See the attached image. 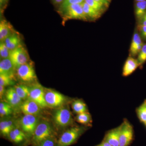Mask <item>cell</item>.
<instances>
[{
    "mask_svg": "<svg viewBox=\"0 0 146 146\" xmlns=\"http://www.w3.org/2000/svg\"><path fill=\"white\" fill-rule=\"evenodd\" d=\"M89 127L74 126L62 133L56 142V146H69L75 143Z\"/></svg>",
    "mask_w": 146,
    "mask_h": 146,
    "instance_id": "6da1fadb",
    "label": "cell"
},
{
    "mask_svg": "<svg viewBox=\"0 0 146 146\" xmlns=\"http://www.w3.org/2000/svg\"><path fill=\"white\" fill-rule=\"evenodd\" d=\"M13 119L9 118H5L1 119L0 121V132L2 136L8 137L9 134L11 130L16 127Z\"/></svg>",
    "mask_w": 146,
    "mask_h": 146,
    "instance_id": "ac0fdd59",
    "label": "cell"
},
{
    "mask_svg": "<svg viewBox=\"0 0 146 146\" xmlns=\"http://www.w3.org/2000/svg\"><path fill=\"white\" fill-rule=\"evenodd\" d=\"M9 58L16 69L19 66L30 62L27 51L22 45L11 51Z\"/></svg>",
    "mask_w": 146,
    "mask_h": 146,
    "instance_id": "52a82bcc",
    "label": "cell"
},
{
    "mask_svg": "<svg viewBox=\"0 0 146 146\" xmlns=\"http://www.w3.org/2000/svg\"><path fill=\"white\" fill-rule=\"evenodd\" d=\"M138 29L141 38L146 41V26L138 25Z\"/></svg>",
    "mask_w": 146,
    "mask_h": 146,
    "instance_id": "836d02e7",
    "label": "cell"
},
{
    "mask_svg": "<svg viewBox=\"0 0 146 146\" xmlns=\"http://www.w3.org/2000/svg\"><path fill=\"white\" fill-rule=\"evenodd\" d=\"M53 119L56 125L60 127H66L74 123L72 115L68 106L56 110L54 114Z\"/></svg>",
    "mask_w": 146,
    "mask_h": 146,
    "instance_id": "3957f363",
    "label": "cell"
},
{
    "mask_svg": "<svg viewBox=\"0 0 146 146\" xmlns=\"http://www.w3.org/2000/svg\"><path fill=\"white\" fill-rule=\"evenodd\" d=\"M16 93L22 100H25L29 98L30 87L23 84H18L14 87Z\"/></svg>",
    "mask_w": 146,
    "mask_h": 146,
    "instance_id": "603a6c76",
    "label": "cell"
},
{
    "mask_svg": "<svg viewBox=\"0 0 146 146\" xmlns=\"http://www.w3.org/2000/svg\"><path fill=\"white\" fill-rule=\"evenodd\" d=\"M39 118L35 115H25L20 121L21 129L27 136L33 137L39 123Z\"/></svg>",
    "mask_w": 146,
    "mask_h": 146,
    "instance_id": "ba28073f",
    "label": "cell"
},
{
    "mask_svg": "<svg viewBox=\"0 0 146 146\" xmlns=\"http://www.w3.org/2000/svg\"><path fill=\"white\" fill-rule=\"evenodd\" d=\"M45 99L48 107L53 108L60 107L67 101L63 94L52 90L45 91Z\"/></svg>",
    "mask_w": 146,
    "mask_h": 146,
    "instance_id": "9c48e42d",
    "label": "cell"
},
{
    "mask_svg": "<svg viewBox=\"0 0 146 146\" xmlns=\"http://www.w3.org/2000/svg\"><path fill=\"white\" fill-rule=\"evenodd\" d=\"M35 146H56V143L53 136L46 139Z\"/></svg>",
    "mask_w": 146,
    "mask_h": 146,
    "instance_id": "4dcf8cb0",
    "label": "cell"
},
{
    "mask_svg": "<svg viewBox=\"0 0 146 146\" xmlns=\"http://www.w3.org/2000/svg\"><path fill=\"white\" fill-rule=\"evenodd\" d=\"M84 11L88 20L92 21H96L102 16V13L90 7L85 2L81 4Z\"/></svg>",
    "mask_w": 146,
    "mask_h": 146,
    "instance_id": "ffe728a7",
    "label": "cell"
},
{
    "mask_svg": "<svg viewBox=\"0 0 146 146\" xmlns=\"http://www.w3.org/2000/svg\"><path fill=\"white\" fill-rule=\"evenodd\" d=\"M20 109L25 115L38 116L41 111V107L30 98L28 99L22 103Z\"/></svg>",
    "mask_w": 146,
    "mask_h": 146,
    "instance_id": "8fae6325",
    "label": "cell"
},
{
    "mask_svg": "<svg viewBox=\"0 0 146 146\" xmlns=\"http://www.w3.org/2000/svg\"><path fill=\"white\" fill-rule=\"evenodd\" d=\"M84 2L91 7L102 14L106 9V7L104 5L96 0H84Z\"/></svg>",
    "mask_w": 146,
    "mask_h": 146,
    "instance_id": "484cf974",
    "label": "cell"
},
{
    "mask_svg": "<svg viewBox=\"0 0 146 146\" xmlns=\"http://www.w3.org/2000/svg\"><path fill=\"white\" fill-rule=\"evenodd\" d=\"M99 145L100 146H113L109 143L108 142H107L104 139H103V140L102 141L101 143Z\"/></svg>",
    "mask_w": 146,
    "mask_h": 146,
    "instance_id": "f35d334b",
    "label": "cell"
},
{
    "mask_svg": "<svg viewBox=\"0 0 146 146\" xmlns=\"http://www.w3.org/2000/svg\"><path fill=\"white\" fill-rule=\"evenodd\" d=\"M72 109L76 115L88 112V108L86 104L80 99L74 100L71 104Z\"/></svg>",
    "mask_w": 146,
    "mask_h": 146,
    "instance_id": "44dd1931",
    "label": "cell"
},
{
    "mask_svg": "<svg viewBox=\"0 0 146 146\" xmlns=\"http://www.w3.org/2000/svg\"><path fill=\"white\" fill-rule=\"evenodd\" d=\"M139 66L140 64L137 59L129 56L127 58L123 67L122 75L124 77L130 75Z\"/></svg>",
    "mask_w": 146,
    "mask_h": 146,
    "instance_id": "5bb4252c",
    "label": "cell"
},
{
    "mask_svg": "<svg viewBox=\"0 0 146 146\" xmlns=\"http://www.w3.org/2000/svg\"><path fill=\"white\" fill-rule=\"evenodd\" d=\"M64 0H52V2L54 5H59L61 4Z\"/></svg>",
    "mask_w": 146,
    "mask_h": 146,
    "instance_id": "74e56055",
    "label": "cell"
},
{
    "mask_svg": "<svg viewBox=\"0 0 146 146\" xmlns=\"http://www.w3.org/2000/svg\"><path fill=\"white\" fill-rule=\"evenodd\" d=\"M75 119L78 123L83 125L84 126L89 127L92 126V117L89 112L76 115Z\"/></svg>",
    "mask_w": 146,
    "mask_h": 146,
    "instance_id": "7402d4cb",
    "label": "cell"
},
{
    "mask_svg": "<svg viewBox=\"0 0 146 146\" xmlns=\"http://www.w3.org/2000/svg\"><path fill=\"white\" fill-rule=\"evenodd\" d=\"M15 70L16 69L9 57L1 60L0 62V74L8 75L15 78Z\"/></svg>",
    "mask_w": 146,
    "mask_h": 146,
    "instance_id": "2e32d148",
    "label": "cell"
},
{
    "mask_svg": "<svg viewBox=\"0 0 146 146\" xmlns=\"http://www.w3.org/2000/svg\"><path fill=\"white\" fill-rule=\"evenodd\" d=\"M6 102L10 104L13 108H20L23 100L16 93L14 87H10L5 91Z\"/></svg>",
    "mask_w": 146,
    "mask_h": 146,
    "instance_id": "7c38bea8",
    "label": "cell"
},
{
    "mask_svg": "<svg viewBox=\"0 0 146 146\" xmlns=\"http://www.w3.org/2000/svg\"><path fill=\"white\" fill-rule=\"evenodd\" d=\"M120 125L119 146H129L133 140L134 131L132 125L125 119Z\"/></svg>",
    "mask_w": 146,
    "mask_h": 146,
    "instance_id": "5b68a950",
    "label": "cell"
},
{
    "mask_svg": "<svg viewBox=\"0 0 146 146\" xmlns=\"http://www.w3.org/2000/svg\"><path fill=\"white\" fill-rule=\"evenodd\" d=\"M11 51L4 42H1L0 44V56L1 59H5L9 57Z\"/></svg>",
    "mask_w": 146,
    "mask_h": 146,
    "instance_id": "83f0119b",
    "label": "cell"
},
{
    "mask_svg": "<svg viewBox=\"0 0 146 146\" xmlns=\"http://www.w3.org/2000/svg\"><path fill=\"white\" fill-rule=\"evenodd\" d=\"M10 51L13 50L17 47L22 45L21 36L18 32L9 36L3 41Z\"/></svg>",
    "mask_w": 146,
    "mask_h": 146,
    "instance_id": "d6986e66",
    "label": "cell"
},
{
    "mask_svg": "<svg viewBox=\"0 0 146 146\" xmlns=\"http://www.w3.org/2000/svg\"><path fill=\"white\" fill-rule=\"evenodd\" d=\"M8 138L11 142L16 144L20 143L21 142L23 141L24 140L14 133L13 130L11 131L9 134Z\"/></svg>",
    "mask_w": 146,
    "mask_h": 146,
    "instance_id": "1f68e13d",
    "label": "cell"
},
{
    "mask_svg": "<svg viewBox=\"0 0 146 146\" xmlns=\"http://www.w3.org/2000/svg\"><path fill=\"white\" fill-rule=\"evenodd\" d=\"M140 25L146 26V13L143 18L139 21V25Z\"/></svg>",
    "mask_w": 146,
    "mask_h": 146,
    "instance_id": "d590c367",
    "label": "cell"
},
{
    "mask_svg": "<svg viewBox=\"0 0 146 146\" xmlns=\"http://www.w3.org/2000/svg\"><path fill=\"white\" fill-rule=\"evenodd\" d=\"M144 44L137 30H135L129 49L130 56L134 57L140 52Z\"/></svg>",
    "mask_w": 146,
    "mask_h": 146,
    "instance_id": "4fadbf2b",
    "label": "cell"
},
{
    "mask_svg": "<svg viewBox=\"0 0 146 146\" xmlns=\"http://www.w3.org/2000/svg\"><path fill=\"white\" fill-rule=\"evenodd\" d=\"M5 86L0 85V98L2 99L4 95L5 94Z\"/></svg>",
    "mask_w": 146,
    "mask_h": 146,
    "instance_id": "8d00e7d4",
    "label": "cell"
},
{
    "mask_svg": "<svg viewBox=\"0 0 146 146\" xmlns=\"http://www.w3.org/2000/svg\"><path fill=\"white\" fill-rule=\"evenodd\" d=\"M138 55L137 60L140 64V66H142L146 61V44H144Z\"/></svg>",
    "mask_w": 146,
    "mask_h": 146,
    "instance_id": "f1b7e54d",
    "label": "cell"
},
{
    "mask_svg": "<svg viewBox=\"0 0 146 146\" xmlns=\"http://www.w3.org/2000/svg\"><path fill=\"white\" fill-rule=\"evenodd\" d=\"M29 98L36 103L42 108L48 107L45 99V90L39 83L34 84L30 87Z\"/></svg>",
    "mask_w": 146,
    "mask_h": 146,
    "instance_id": "30bf717a",
    "label": "cell"
},
{
    "mask_svg": "<svg viewBox=\"0 0 146 146\" xmlns=\"http://www.w3.org/2000/svg\"><path fill=\"white\" fill-rule=\"evenodd\" d=\"M13 108L0 109V115L1 117L11 115L13 112Z\"/></svg>",
    "mask_w": 146,
    "mask_h": 146,
    "instance_id": "d6a6232c",
    "label": "cell"
},
{
    "mask_svg": "<svg viewBox=\"0 0 146 146\" xmlns=\"http://www.w3.org/2000/svg\"><path fill=\"white\" fill-rule=\"evenodd\" d=\"M58 12L62 16L64 23L71 19L89 21L84 13L81 4L68 6L62 9H58Z\"/></svg>",
    "mask_w": 146,
    "mask_h": 146,
    "instance_id": "7a4b0ae2",
    "label": "cell"
},
{
    "mask_svg": "<svg viewBox=\"0 0 146 146\" xmlns=\"http://www.w3.org/2000/svg\"><path fill=\"white\" fill-rule=\"evenodd\" d=\"M96 146H100V145H98Z\"/></svg>",
    "mask_w": 146,
    "mask_h": 146,
    "instance_id": "60d3db41",
    "label": "cell"
},
{
    "mask_svg": "<svg viewBox=\"0 0 146 146\" xmlns=\"http://www.w3.org/2000/svg\"><path fill=\"white\" fill-rule=\"evenodd\" d=\"M52 128L49 123L46 121L39 122L32 137L35 145H38L46 139L52 137Z\"/></svg>",
    "mask_w": 146,
    "mask_h": 146,
    "instance_id": "277c9868",
    "label": "cell"
},
{
    "mask_svg": "<svg viewBox=\"0 0 146 146\" xmlns=\"http://www.w3.org/2000/svg\"><path fill=\"white\" fill-rule=\"evenodd\" d=\"M96 1L102 4L106 8H107L109 7L112 0H96Z\"/></svg>",
    "mask_w": 146,
    "mask_h": 146,
    "instance_id": "e575fe53",
    "label": "cell"
},
{
    "mask_svg": "<svg viewBox=\"0 0 146 146\" xmlns=\"http://www.w3.org/2000/svg\"><path fill=\"white\" fill-rule=\"evenodd\" d=\"M145 125V126L146 127V124Z\"/></svg>",
    "mask_w": 146,
    "mask_h": 146,
    "instance_id": "b9f144b4",
    "label": "cell"
},
{
    "mask_svg": "<svg viewBox=\"0 0 146 146\" xmlns=\"http://www.w3.org/2000/svg\"><path fill=\"white\" fill-rule=\"evenodd\" d=\"M16 72L18 78L25 83L34 82L36 79L34 67L31 61L18 67Z\"/></svg>",
    "mask_w": 146,
    "mask_h": 146,
    "instance_id": "8992f818",
    "label": "cell"
},
{
    "mask_svg": "<svg viewBox=\"0 0 146 146\" xmlns=\"http://www.w3.org/2000/svg\"><path fill=\"white\" fill-rule=\"evenodd\" d=\"M135 13L136 18L139 21L146 13V1L136 3Z\"/></svg>",
    "mask_w": 146,
    "mask_h": 146,
    "instance_id": "cb8c5ba5",
    "label": "cell"
},
{
    "mask_svg": "<svg viewBox=\"0 0 146 146\" xmlns=\"http://www.w3.org/2000/svg\"><path fill=\"white\" fill-rule=\"evenodd\" d=\"M84 1V0H64L63 3L59 6L58 9H62L72 5L82 4Z\"/></svg>",
    "mask_w": 146,
    "mask_h": 146,
    "instance_id": "f546056e",
    "label": "cell"
},
{
    "mask_svg": "<svg viewBox=\"0 0 146 146\" xmlns=\"http://www.w3.org/2000/svg\"><path fill=\"white\" fill-rule=\"evenodd\" d=\"M120 125L108 131L106 134L104 139L113 146H119V137Z\"/></svg>",
    "mask_w": 146,
    "mask_h": 146,
    "instance_id": "e0dca14e",
    "label": "cell"
},
{
    "mask_svg": "<svg viewBox=\"0 0 146 146\" xmlns=\"http://www.w3.org/2000/svg\"><path fill=\"white\" fill-rule=\"evenodd\" d=\"M137 2H141V1H146V0H135Z\"/></svg>",
    "mask_w": 146,
    "mask_h": 146,
    "instance_id": "ab89813d",
    "label": "cell"
},
{
    "mask_svg": "<svg viewBox=\"0 0 146 146\" xmlns=\"http://www.w3.org/2000/svg\"><path fill=\"white\" fill-rule=\"evenodd\" d=\"M136 115L141 123L146 124V99L136 109Z\"/></svg>",
    "mask_w": 146,
    "mask_h": 146,
    "instance_id": "d4e9b609",
    "label": "cell"
},
{
    "mask_svg": "<svg viewBox=\"0 0 146 146\" xmlns=\"http://www.w3.org/2000/svg\"><path fill=\"white\" fill-rule=\"evenodd\" d=\"M17 32L11 24L5 20H2L0 23V41L3 42L9 36Z\"/></svg>",
    "mask_w": 146,
    "mask_h": 146,
    "instance_id": "9a60e30c",
    "label": "cell"
},
{
    "mask_svg": "<svg viewBox=\"0 0 146 146\" xmlns=\"http://www.w3.org/2000/svg\"><path fill=\"white\" fill-rule=\"evenodd\" d=\"M15 78L5 74H0V85L5 87L13 85Z\"/></svg>",
    "mask_w": 146,
    "mask_h": 146,
    "instance_id": "4316f807",
    "label": "cell"
}]
</instances>
